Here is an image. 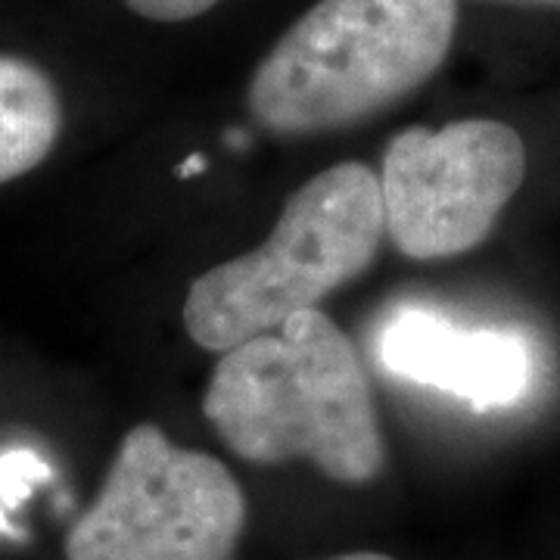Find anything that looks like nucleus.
<instances>
[{
    "label": "nucleus",
    "instance_id": "3",
    "mask_svg": "<svg viewBox=\"0 0 560 560\" xmlns=\"http://www.w3.org/2000/svg\"><path fill=\"white\" fill-rule=\"evenodd\" d=\"M386 241L381 178L361 162H340L287 200L268 241L209 268L184 300L187 337L228 352L361 278Z\"/></svg>",
    "mask_w": 560,
    "mask_h": 560
},
{
    "label": "nucleus",
    "instance_id": "10",
    "mask_svg": "<svg viewBox=\"0 0 560 560\" xmlns=\"http://www.w3.org/2000/svg\"><path fill=\"white\" fill-rule=\"evenodd\" d=\"M514 3H560V0H514Z\"/></svg>",
    "mask_w": 560,
    "mask_h": 560
},
{
    "label": "nucleus",
    "instance_id": "4",
    "mask_svg": "<svg viewBox=\"0 0 560 560\" xmlns=\"http://www.w3.org/2000/svg\"><path fill=\"white\" fill-rule=\"evenodd\" d=\"M243 523L241 482L219 458L138 423L101 495L69 529L66 560H231Z\"/></svg>",
    "mask_w": 560,
    "mask_h": 560
},
{
    "label": "nucleus",
    "instance_id": "2",
    "mask_svg": "<svg viewBox=\"0 0 560 560\" xmlns=\"http://www.w3.org/2000/svg\"><path fill=\"white\" fill-rule=\"evenodd\" d=\"M458 32V0H318L256 66L246 106L280 138L381 116L433 79Z\"/></svg>",
    "mask_w": 560,
    "mask_h": 560
},
{
    "label": "nucleus",
    "instance_id": "6",
    "mask_svg": "<svg viewBox=\"0 0 560 560\" xmlns=\"http://www.w3.org/2000/svg\"><path fill=\"white\" fill-rule=\"evenodd\" d=\"M381 364L399 381L442 389L480 411L514 405L533 381L521 337L460 327L423 308H405L383 327Z\"/></svg>",
    "mask_w": 560,
    "mask_h": 560
},
{
    "label": "nucleus",
    "instance_id": "5",
    "mask_svg": "<svg viewBox=\"0 0 560 560\" xmlns=\"http://www.w3.org/2000/svg\"><path fill=\"white\" fill-rule=\"evenodd\" d=\"M381 178L386 237L401 256L440 261L480 246L526 178V143L504 121L458 119L405 128Z\"/></svg>",
    "mask_w": 560,
    "mask_h": 560
},
{
    "label": "nucleus",
    "instance_id": "1",
    "mask_svg": "<svg viewBox=\"0 0 560 560\" xmlns=\"http://www.w3.org/2000/svg\"><path fill=\"white\" fill-rule=\"evenodd\" d=\"M202 411L221 442L249 464L302 458L349 486L377 480L386 467L359 352L318 308L221 352Z\"/></svg>",
    "mask_w": 560,
    "mask_h": 560
},
{
    "label": "nucleus",
    "instance_id": "7",
    "mask_svg": "<svg viewBox=\"0 0 560 560\" xmlns=\"http://www.w3.org/2000/svg\"><path fill=\"white\" fill-rule=\"evenodd\" d=\"M62 103L50 75L22 57L0 54V184L38 168L57 147Z\"/></svg>",
    "mask_w": 560,
    "mask_h": 560
},
{
    "label": "nucleus",
    "instance_id": "8",
    "mask_svg": "<svg viewBox=\"0 0 560 560\" xmlns=\"http://www.w3.org/2000/svg\"><path fill=\"white\" fill-rule=\"evenodd\" d=\"M221 0H125L131 13L150 22H187L209 13Z\"/></svg>",
    "mask_w": 560,
    "mask_h": 560
},
{
    "label": "nucleus",
    "instance_id": "9",
    "mask_svg": "<svg viewBox=\"0 0 560 560\" xmlns=\"http://www.w3.org/2000/svg\"><path fill=\"white\" fill-rule=\"evenodd\" d=\"M327 560H396L389 555H377V551H352V555H340V558H327Z\"/></svg>",
    "mask_w": 560,
    "mask_h": 560
}]
</instances>
